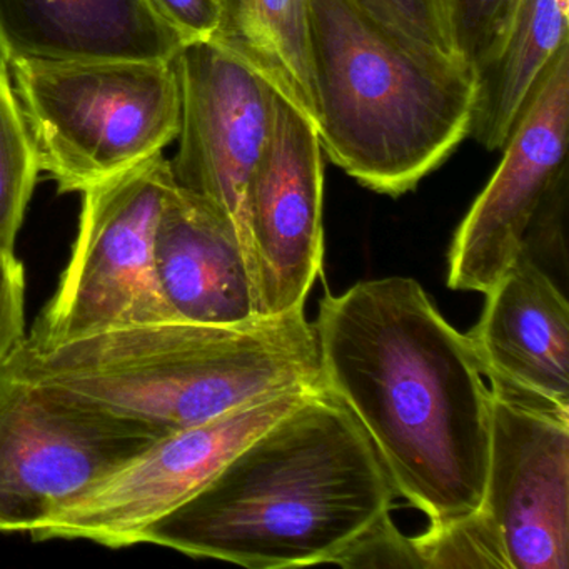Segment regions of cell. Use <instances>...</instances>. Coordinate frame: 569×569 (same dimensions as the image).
I'll return each mask as SVG.
<instances>
[{
  "mask_svg": "<svg viewBox=\"0 0 569 569\" xmlns=\"http://www.w3.org/2000/svg\"><path fill=\"white\" fill-rule=\"evenodd\" d=\"M24 301V266L0 256V365L26 336Z\"/></svg>",
  "mask_w": 569,
  "mask_h": 569,
  "instance_id": "24",
  "label": "cell"
},
{
  "mask_svg": "<svg viewBox=\"0 0 569 569\" xmlns=\"http://www.w3.org/2000/svg\"><path fill=\"white\" fill-rule=\"evenodd\" d=\"M491 389L489 456L479 511L509 569L569 568V411Z\"/></svg>",
  "mask_w": 569,
  "mask_h": 569,
  "instance_id": "11",
  "label": "cell"
},
{
  "mask_svg": "<svg viewBox=\"0 0 569 569\" xmlns=\"http://www.w3.org/2000/svg\"><path fill=\"white\" fill-rule=\"evenodd\" d=\"M154 254L176 321L239 325L262 316L254 268L238 232L176 182L159 214Z\"/></svg>",
  "mask_w": 569,
  "mask_h": 569,
  "instance_id": "14",
  "label": "cell"
},
{
  "mask_svg": "<svg viewBox=\"0 0 569 569\" xmlns=\"http://www.w3.org/2000/svg\"><path fill=\"white\" fill-rule=\"evenodd\" d=\"M372 21L449 58H459L446 0H349Z\"/></svg>",
  "mask_w": 569,
  "mask_h": 569,
  "instance_id": "20",
  "label": "cell"
},
{
  "mask_svg": "<svg viewBox=\"0 0 569 569\" xmlns=\"http://www.w3.org/2000/svg\"><path fill=\"white\" fill-rule=\"evenodd\" d=\"M415 545L425 569H509L499 532L481 511L439 528L429 526Z\"/></svg>",
  "mask_w": 569,
  "mask_h": 569,
  "instance_id": "19",
  "label": "cell"
},
{
  "mask_svg": "<svg viewBox=\"0 0 569 569\" xmlns=\"http://www.w3.org/2000/svg\"><path fill=\"white\" fill-rule=\"evenodd\" d=\"M315 328L322 388L365 429L396 492L431 528L479 511L491 389L468 336L402 276L326 292Z\"/></svg>",
  "mask_w": 569,
  "mask_h": 569,
  "instance_id": "1",
  "label": "cell"
},
{
  "mask_svg": "<svg viewBox=\"0 0 569 569\" xmlns=\"http://www.w3.org/2000/svg\"><path fill=\"white\" fill-rule=\"evenodd\" d=\"M322 199L325 168L315 124L274 89L268 142L248 194L262 316L305 309L325 254Z\"/></svg>",
  "mask_w": 569,
  "mask_h": 569,
  "instance_id": "12",
  "label": "cell"
},
{
  "mask_svg": "<svg viewBox=\"0 0 569 569\" xmlns=\"http://www.w3.org/2000/svg\"><path fill=\"white\" fill-rule=\"evenodd\" d=\"M181 39L149 0H0V61H172Z\"/></svg>",
  "mask_w": 569,
  "mask_h": 569,
  "instance_id": "15",
  "label": "cell"
},
{
  "mask_svg": "<svg viewBox=\"0 0 569 569\" xmlns=\"http://www.w3.org/2000/svg\"><path fill=\"white\" fill-rule=\"evenodd\" d=\"M396 495L365 429L321 388L148 528L141 545L252 569L332 565Z\"/></svg>",
  "mask_w": 569,
  "mask_h": 569,
  "instance_id": "2",
  "label": "cell"
},
{
  "mask_svg": "<svg viewBox=\"0 0 569 569\" xmlns=\"http://www.w3.org/2000/svg\"><path fill=\"white\" fill-rule=\"evenodd\" d=\"M315 128L322 152L379 194L412 191L465 141L475 69L422 48L349 0H309Z\"/></svg>",
  "mask_w": 569,
  "mask_h": 569,
  "instance_id": "4",
  "label": "cell"
},
{
  "mask_svg": "<svg viewBox=\"0 0 569 569\" xmlns=\"http://www.w3.org/2000/svg\"><path fill=\"white\" fill-rule=\"evenodd\" d=\"M456 51L472 69L505 31L518 0H446Z\"/></svg>",
  "mask_w": 569,
  "mask_h": 569,
  "instance_id": "21",
  "label": "cell"
},
{
  "mask_svg": "<svg viewBox=\"0 0 569 569\" xmlns=\"http://www.w3.org/2000/svg\"><path fill=\"white\" fill-rule=\"evenodd\" d=\"M318 389L296 386L162 436L128 465L62 506L31 538L86 539L111 549L141 545L148 528L184 505L244 446Z\"/></svg>",
  "mask_w": 569,
  "mask_h": 569,
  "instance_id": "8",
  "label": "cell"
},
{
  "mask_svg": "<svg viewBox=\"0 0 569 569\" xmlns=\"http://www.w3.org/2000/svg\"><path fill=\"white\" fill-rule=\"evenodd\" d=\"M39 169L61 194L134 168L178 139L172 61H18L8 66Z\"/></svg>",
  "mask_w": 569,
  "mask_h": 569,
  "instance_id": "5",
  "label": "cell"
},
{
  "mask_svg": "<svg viewBox=\"0 0 569 569\" xmlns=\"http://www.w3.org/2000/svg\"><path fill=\"white\" fill-rule=\"evenodd\" d=\"M149 4L178 34L182 46L209 41L221 31V0H149Z\"/></svg>",
  "mask_w": 569,
  "mask_h": 569,
  "instance_id": "23",
  "label": "cell"
},
{
  "mask_svg": "<svg viewBox=\"0 0 569 569\" xmlns=\"http://www.w3.org/2000/svg\"><path fill=\"white\" fill-rule=\"evenodd\" d=\"M162 152L82 194L78 234L58 289L26 339L56 346L86 336L176 321L156 269V228L174 186Z\"/></svg>",
  "mask_w": 569,
  "mask_h": 569,
  "instance_id": "6",
  "label": "cell"
},
{
  "mask_svg": "<svg viewBox=\"0 0 569 569\" xmlns=\"http://www.w3.org/2000/svg\"><path fill=\"white\" fill-rule=\"evenodd\" d=\"M569 44L529 96L501 162L459 224L448 254V286L488 292L525 252L549 202L566 189Z\"/></svg>",
  "mask_w": 569,
  "mask_h": 569,
  "instance_id": "10",
  "label": "cell"
},
{
  "mask_svg": "<svg viewBox=\"0 0 569 569\" xmlns=\"http://www.w3.org/2000/svg\"><path fill=\"white\" fill-rule=\"evenodd\" d=\"M332 565L342 568H422L415 538L399 532L389 512L361 532Z\"/></svg>",
  "mask_w": 569,
  "mask_h": 569,
  "instance_id": "22",
  "label": "cell"
},
{
  "mask_svg": "<svg viewBox=\"0 0 569 569\" xmlns=\"http://www.w3.org/2000/svg\"><path fill=\"white\" fill-rule=\"evenodd\" d=\"M4 366L164 436L296 386L322 388L318 336L305 309L239 325L128 326L56 346L24 336Z\"/></svg>",
  "mask_w": 569,
  "mask_h": 569,
  "instance_id": "3",
  "label": "cell"
},
{
  "mask_svg": "<svg viewBox=\"0 0 569 569\" xmlns=\"http://www.w3.org/2000/svg\"><path fill=\"white\" fill-rule=\"evenodd\" d=\"M174 68L181 122L172 178L231 222L252 262L249 186L268 142L274 88L219 39L182 46Z\"/></svg>",
  "mask_w": 569,
  "mask_h": 569,
  "instance_id": "9",
  "label": "cell"
},
{
  "mask_svg": "<svg viewBox=\"0 0 569 569\" xmlns=\"http://www.w3.org/2000/svg\"><path fill=\"white\" fill-rule=\"evenodd\" d=\"M485 296L466 336L491 388L569 411L565 295L525 251Z\"/></svg>",
  "mask_w": 569,
  "mask_h": 569,
  "instance_id": "13",
  "label": "cell"
},
{
  "mask_svg": "<svg viewBox=\"0 0 569 569\" xmlns=\"http://www.w3.org/2000/svg\"><path fill=\"white\" fill-rule=\"evenodd\" d=\"M569 0H518L505 31L475 68L469 136L488 151L508 141L529 96L569 44Z\"/></svg>",
  "mask_w": 569,
  "mask_h": 569,
  "instance_id": "16",
  "label": "cell"
},
{
  "mask_svg": "<svg viewBox=\"0 0 569 569\" xmlns=\"http://www.w3.org/2000/svg\"><path fill=\"white\" fill-rule=\"evenodd\" d=\"M39 174L34 142L11 72L0 61V256L4 258H16V242Z\"/></svg>",
  "mask_w": 569,
  "mask_h": 569,
  "instance_id": "18",
  "label": "cell"
},
{
  "mask_svg": "<svg viewBox=\"0 0 569 569\" xmlns=\"http://www.w3.org/2000/svg\"><path fill=\"white\" fill-rule=\"evenodd\" d=\"M0 365V532L32 535L162 438Z\"/></svg>",
  "mask_w": 569,
  "mask_h": 569,
  "instance_id": "7",
  "label": "cell"
},
{
  "mask_svg": "<svg viewBox=\"0 0 569 569\" xmlns=\"http://www.w3.org/2000/svg\"><path fill=\"white\" fill-rule=\"evenodd\" d=\"M214 39L231 46L312 124L309 0H221Z\"/></svg>",
  "mask_w": 569,
  "mask_h": 569,
  "instance_id": "17",
  "label": "cell"
}]
</instances>
